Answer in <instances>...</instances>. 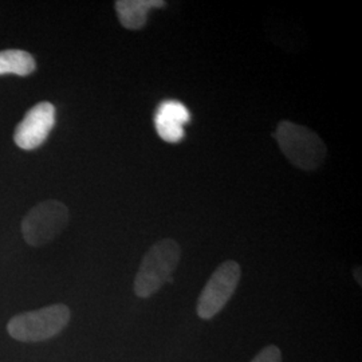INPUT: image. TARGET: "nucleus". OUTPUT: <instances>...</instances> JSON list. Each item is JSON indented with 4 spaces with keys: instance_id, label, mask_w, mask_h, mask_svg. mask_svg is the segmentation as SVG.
<instances>
[{
    "instance_id": "1",
    "label": "nucleus",
    "mask_w": 362,
    "mask_h": 362,
    "mask_svg": "<svg viewBox=\"0 0 362 362\" xmlns=\"http://www.w3.org/2000/svg\"><path fill=\"white\" fill-rule=\"evenodd\" d=\"M180 258V246L173 239H161L151 247L134 278L136 296L144 299L153 297L165 284H172Z\"/></svg>"
},
{
    "instance_id": "2",
    "label": "nucleus",
    "mask_w": 362,
    "mask_h": 362,
    "mask_svg": "<svg viewBox=\"0 0 362 362\" xmlns=\"http://www.w3.org/2000/svg\"><path fill=\"white\" fill-rule=\"evenodd\" d=\"M274 139L286 158L302 170H315L324 164L327 148L321 137L313 130L291 121H281Z\"/></svg>"
},
{
    "instance_id": "3",
    "label": "nucleus",
    "mask_w": 362,
    "mask_h": 362,
    "mask_svg": "<svg viewBox=\"0 0 362 362\" xmlns=\"http://www.w3.org/2000/svg\"><path fill=\"white\" fill-rule=\"evenodd\" d=\"M69 322V308L58 303L15 315L7 325V332L13 339L21 342H42L58 336Z\"/></svg>"
},
{
    "instance_id": "4",
    "label": "nucleus",
    "mask_w": 362,
    "mask_h": 362,
    "mask_svg": "<svg viewBox=\"0 0 362 362\" xmlns=\"http://www.w3.org/2000/svg\"><path fill=\"white\" fill-rule=\"evenodd\" d=\"M69 224V209L58 200H46L33 208L22 221L27 245L40 247L50 243Z\"/></svg>"
},
{
    "instance_id": "5",
    "label": "nucleus",
    "mask_w": 362,
    "mask_h": 362,
    "mask_svg": "<svg viewBox=\"0 0 362 362\" xmlns=\"http://www.w3.org/2000/svg\"><path fill=\"white\" fill-rule=\"evenodd\" d=\"M242 269L238 262L227 260L211 275L197 300L199 318L208 321L216 317L231 299L240 282Z\"/></svg>"
},
{
    "instance_id": "6",
    "label": "nucleus",
    "mask_w": 362,
    "mask_h": 362,
    "mask_svg": "<svg viewBox=\"0 0 362 362\" xmlns=\"http://www.w3.org/2000/svg\"><path fill=\"white\" fill-rule=\"evenodd\" d=\"M55 125V107L50 103H39L27 112L25 118L15 129V144L25 149L33 151L45 143Z\"/></svg>"
},
{
    "instance_id": "7",
    "label": "nucleus",
    "mask_w": 362,
    "mask_h": 362,
    "mask_svg": "<svg viewBox=\"0 0 362 362\" xmlns=\"http://www.w3.org/2000/svg\"><path fill=\"white\" fill-rule=\"evenodd\" d=\"M191 119L189 110L180 101H163L157 107L155 127L158 136L167 143H180L184 139V125Z\"/></svg>"
},
{
    "instance_id": "8",
    "label": "nucleus",
    "mask_w": 362,
    "mask_h": 362,
    "mask_svg": "<svg viewBox=\"0 0 362 362\" xmlns=\"http://www.w3.org/2000/svg\"><path fill=\"white\" fill-rule=\"evenodd\" d=\"M165 4L163 0H118L116 1L118 21L128 30H140L146 25L149 11L163 8Z\"/></svg>"
},
{
    "instance_id": "9",
    "label": "nucleus",
    "mask_w": 362,
    "mask_h": 362,
    "mask_svg": "<svg viewBox=\"0 0 362 362\" xmlns=\"http://www.w3.org/2000/svg\"><path fill=\"white\" fill-rule=\"evenodd\" d=\"M35 61L31 54L23 50H4L0 52V76H30L35 70Z\"/></svg>"
},
{
    "instance_id": "10",
    "label": "nucleus",
    "mask_w": 362,
    "mask_h": 362,
    "mask_svg": "<svg viewBox=\"0 0 362 362\" xmlns=\"http://www.w3.org/2000/svg\"><path fill=\"white\" fill-rule=\"evenodd\" d=\"M251 362H282V353L278 346L269 345L260 350Z\"/></svg>"
}]
</instances>
